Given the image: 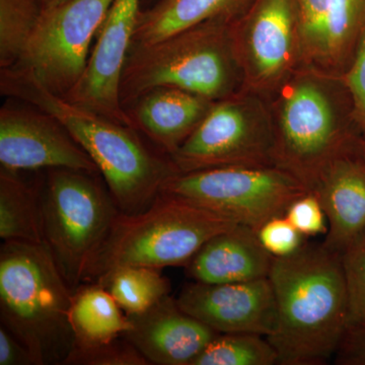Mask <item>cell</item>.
Returning a JSON list of instances; mask_svg holds the SVG:
<instances>
[{
    "mask_svg": "<svg viewBox=\"0 0 365 365\" xmlns=\"http://www.w3.org/2000/svg\"><path fill=\"white\" fill-rule=\"evenodd\" d=\"M122 312L114 297L100 283H83L72 290L69 311L74 338L72 348L111 342L128 332L131 323Z\"/></svg>",
    "mask_w": 365,
    "mask_h": 365,
    "instance_id": "obj_21",
    "label": "cell"
},
{
    "mask_svg": "<svg viewBox=\"0 0 365 365\" xmlns=\"http://www.w3.org/2000/svg\"><path fill=\"white\" fill-rule=\"evenodd\" d=\"M262 246L273 258H285L302 249L304 242L300 234L284 215L274 216L257 230Z\"/></svg>",
    "mask_w": 365,
    "mask_h": 365,
    "instance_id": "obj_28",
    "label": "cell"
},
{
    "mask_svg": "<svg viewBox=\"0 0 365 365\" xmlns=\"http://www.w3.org/2000/svg\"><path fill=\"white\" fill-rule=\"evenodd\" d=\"M25 104L7 101L0 109L2 169H71L100 175L90 155L58 120Z\"/></svg>",
    "mask_w": 365,
    "mask_h": 365,
    "instance_id": "obj_12",
    "label": "cell"
},
{
    "mask_svg": "<svg viewBox=\"0 0 365 365\" xmlns=\"http://www.w3.org/2000/svg\"><path fill=\"white\" fill-rule=\"evenodd\" d=\"M176 299L182 311L220 334L269 337L275 329V295L268 277L222 284L193 281Z\"/></svg>",
    "mask_w": 365,
    "mask_h": 365,
    "instance_id": "obj_14",
    "label": "cell"
},
{
    "mask_svg": "<svg viewBox=\"0 0 365 365\" xmlns=\"http://www.w3.org/2000/svg\"><path fill=\"white\" fill-rule=\"evenodd\" d=\"M284 215L304 237H316L328 232L325 210L314 190H309L292 201Z\"/></svg>",
    "mask_w": 365,
    "mask_h": 365,
    "instance_id": "obj_29",
    "label": "cell"
},
{
    "mask_svg": "<svg viewBox=\"0 0 365 365\" xmlns=\"http://www.w3.org/2000/svg\"><path fill=\"white\" fill-rule=\"evenodd\" d=\"M157 1L158 0H141V9H148V7L153 6Z\"/></svg>",
    "mask_w": 365,
    "mask_h": 365,
    "instance_id": "obj_34",
    "label": "cell"
},
{
    "mask_svg": "<svg viewBox=\"0 0 365 365\" xmlns=\"http://www.w3.org/2000/svg\"><path fill=\"white\" fill-rule=\"evenodd\" d=\"M361 151L362 153H364V158H365V140H362L361 143Z\"/></svg>",
    "mask_w": 365,
    "mask_h": 365,
    "instance_id": "obj_35",
    "label": "cell"
},
{
    "mask_svg": "<svg viewBox=\"0 0 365 365\" xmlns=\"http://www.w3.org/2000/svg\"><path fill=\"white\" fill-rule=\"evenodd\" d=\"M253 0H158L141 9L133 42L150 44L205 21L235 20Z\"/></svg>",
    "mask_w": 365,
    "mask_h": 365,
    "instance_id": "obj_20",
    "label": "cell"
},
{
    "mask_svg": "<svg viewBox=\"0 0 365 365\" xmlns=\"http://www.w3.org/2000/svg\"><path fill=\"white\" fill-rule=\"evenodd\" d=\"M278 353L267 337L250 333L218 334L192 365H274Z\"/></svg>",
    "mask_w": 365,
    "mask_h": 365,
    "instance_id": "obj_25",
    "label": "cell"
},
{
    "mask_svg": "<svg viewBox=\"0 0 365 365\" xmlns=\"http://www.w3.org/2000/svg\"><path fill=\"white\" fill-rule=\"evenodd\" d=\"M140 11L141 0L113 1L93 42L83 76L63 97L132 128L130 117L120 100V86Z\"/></svg>",
    "mask_w": 365,
    "mask_h": 365,
    "instance_id": "obj_13",
    "label": "cell"
},
{
    "mask_svg": "<svg viewBox=\"0 0 365 365\" xmlns=\"http://www.w3.org/2000/svg\"><path fill=\"white\" fill-rule=\"evenodd\" d=\"M72 289L45 244L7 241L0 249V319L34 364H62L73 346Z\"/></svg>",
    "mask_w": 365,
    "mask_h": 365,
    "instance_id": "obj_5",
    "label": "cell"
},
{
    "mask_svg": "<svg viewBox=\"0 0 365 365\" xmlns=\"http://www.w3.org/2000/svg\"><path fill=\"white\" fill-rule=\"evenodd\" d=\"M97 283L111 294L126 314L144 313L170 290V281L163 277L160 269L143 266L118 267Z\"/></svg>",
    "mask_w": 365,
    "mask_h": 365,
    "instance_id": "obj_23",
    "label": "cell"
},
{
    "mask_svg": "<svg viewBox=\"0 0 365 365\" xmlns=\"http://www.w3.org/2000/svg\"><path fill=\"white\" fill-rule=\"evenodd\" d=\"M232 35L246 90L268 95L302 64L297 0H253Z\"/></svg>",
    "mask_w": 365,
    "mask_h": 365,
    "instance_id": "obj_11",
    "label": "cell"
},
{
    "mask_svg": "<svg viewBox=\"0 0 365 365\" xmlns=\"http://www.w3.org/2000/svg\"><path fill=\"white\" fill-rule=\"evenodd\" d=\"M268 278L277 319L267 338L278 364H325L349 324L341 253L304 244L292 256L273 258Z\"/></svg>",
    "mask_w": 365,
    "mask_h": 365,
    "instance_id": "obj_2",
    "label": "cell"
},
{
    "mask_svg": "<svg viewBox=\"0 0 365 365\" xmlns=\"http://www.w3.org/2000/svg\"><path fill=\"white\" fill-rule=\"evenodd\" d=\"M114 0H69L44 9L20 61L45 88L64 97L85 71L93 42Z\"/></svg>",
    "mask_w": 365,
    "mask_h": 365,
    "instance_id": "obj_10",
    "label": "cell"
},
{
    "mask_svg": "<svg viewBox=\"0 0 365 365\" xmlns=\"http://www.w3.org/2000/svg\"><path fill=\"white\" fill-rule=\"evenodd\" d=\"M302 64L341 76L365 30V0H297Z\"/></svg>",
    "mask_w": 365,
    "mask_h": 365,
    "instance_id": "obj_15",
    "label": "cell"
},
{
    "mask_svg": "<svg viewBox=\"0 0 365 365\" xmlns=\"http://www.w3.org/2000/svg\"><path fill=\"white\" fill-rule=\"evenodd\" d=\"M232 21H205L150 44L132 42L120 86L124 109L146 91L163 86L212 102L246 91Z\"/></svg>",
    "mask_w": 365,
    "mask_h": 365,
    "instance_id": "obj_4",
    "label": "cell"
},
{
    "mask_svg": "<svg viewBox=\"0 0 365 365\" xmlns=\"http://www.w3.org/2000/svg\"><path fill=\"white\" fill-rule=\"evenodd\" d=\"M307 191L304 182L275 165L179 173L162 189L255 230L274 216L284 215L290 203Z\"/></svg>",
    "mask_w": 365,
    "mask_h": 365,
    "instance_id": "obj_9",
    "label": "cell"
},
{
    "mask_svg": "<svg viewBox=\"0 0 365 365\" xmlns=\"http://www.w3.org/2000/svg\"><path fill=\"white\" fill-rule=\"evenodd\" d=\"M0 91L66 127L97 165L120 212L133 215L148 207L176 172L170 158L150 150L135 129L52 93L25 69H0Z\"/></svg>",
    "mask_w": 365,
    "mask_h": 365,
    "instance_id": "obj_1",
    "label": "cell"
},
{
    "mask_svg": "<svg viewBox=\"0 0 365 365\" xmlns=\"http://www.w3.org/2000/svg\"><path fill=\"white\" fill-rule=\"evenodd\" d=\"M127 317L131 327L123 336L150 364L192 365L220 334L182 311L170 295L144 313Z\"/></svg>",
    "mask_w": 365,
    "mask_h": 365,
    "instance_id": "obj_16",
    "label": "cell"
},
{
    "mask_svg": "<svg viewBox=\"0 0 365 365\" xmlns=\"http://www.w3.org/2000/svg\"><path fill=\"white\" fill-rule=\"evenodd\" d=\"M314 191L328 220L323 245L342 253L365 232V158L361 143L331 160L319 174Z\"/></svg>",
    "mask_w": 365,
    "mask_h": 365,
    "instance_id": "obj_17",
    "label": "cell"
},
{
    "mask_svg": "<svg viewBox=\"0 0 365 365\" xmlns=\"http://www.w3.org/2000/svg\"><path fill=\"white\" fill-rule=\"evenodd\" d=\"M267 98L276 167L314 190L322 170L364 140L341 76L300 64Z\"/></svg>",
    "mask_w": 365,
    "mask_h": 365,
    "instance_id": "obj_3",
    "label": "cell"
},
{
    "mask_svg": "<svg viewBox=\"0 0 365 365\" xmlns=\"http://www.w3.org/2000/svg\"><path fill=\"white\" fill-rule=\"evenodd\" d=\"M215 102L179 88L146 91L126 110L136 130L170 157L201 123Z\"/></svg>",
    "mask_w": 365,
    "mask_h": 365,
    "instance_id": "obj_19",
    "label": "cell"
},
{
    "mask_svg": "<svg viewBox=\"0 0 365 365\" xmlns=\"http://www.w3.org/2000/svg\"><path fill=\"white\" fill-rule=\"evenodd\" d=\"M272 262L257 230L237 225L211 237L186 266L194 281L222 284L267 278Z\"/></svg>",
    "mask_w": 365,
    "mask_h": 365,
    "instance_id": "obj_18",
    "label": "cell"
},
{
    "mask_svg": "<svg viewBox=\"0 0 365 365\" xmlns=\"http://www.w3.org/2000/svg\"><path fill=\"white\" fill-rule=\"evenodd\" d=\"M44 9L42 0H0V69L20 61Z\"/></svg>",
    "mask_w": 365,
    "mask_h": 365,
    "instance_id": "obj_24",
    "label": "cell"
},
{
    "mask_svg": "<svg viewBox=\"0 0 365 365\" xmlns=\"http://www.w3.org/2000/svg\"><path fill=\"white\" fill-rule=\"evenodd\" d=\"M0 237L2 241L45 244L39 186L20 172L0 169Z\"/></svg>",
    "mask_w": 365,
    "mask_h": 365,
    "instance_id": "obj_22",
    "label": "cell"
},
{
    "mask_svg": "<svg viewBox=\"0 0 365 365\" xmlns=\"http://www.w3.org/2000/svg\"><path fill=\"white\" fill-rule=\"evenodd\" d=\"M66 1H69V0H42L45 9H47V7L59 6V4H64V2Z\"/></svg>",
    "mask_w": 365,
    "mask_h": 365,
    "instance_id": "obj_33",
    "label": "cell"
},
{
    "mask_svg": "<svg viewBox=\"0 0 365 365\" xmlns=\"http://www.w3.org/2000/svg\"><path fill=\"white\" fill-rule=\"evenodd\" d=\"M97 175L49 169L38 184L45 245L72 290L88 280L120 212Z\"/></svg>",
    "mask_w": 365,
    "mask_h": 365,
    "instance_id": "obj_7",
    "label": "cell"
},
{
    "mask_svg": "<svg viewBox=\"0 0 365 365\" xmlns=\"http://www.w3.org/2000/svg\"><path fill=\"white\" fill-rule=\"evenodd\" d=\"M0 365H35L26 346L2 325L0 327Z\"/></svg>",
    "mask_w": 365,
    "mask_h": 365,
    "instance_id": "obj_32",
    "label": "cell"
},
{
    "mask_svg": "<svg viewBox=\"0 0 365 365\" xmlns=\"http://www.w3.org/2000/svg\"><path fill=\"white\" fill-rule=\"evenodd\" d=\"M341 261L347 292L349 323L365 322V232L343 250Z\"/></svg>",
    "mask_w": 365,
    "mask_h": 365,
    "instance_id": "obj_26",
    "label": "cell"
},
{
    "mask_svg": "<svg viewBox=\"0 0 365 365\" xmlns=\"http://www.w3.org/2000/svg\"><path fill=\"white\" fill-rule=\"evenodd\" d=\"M237 225L201 204L160 192L140 212L118 213L86 282H98L123 266L187 265L211 237Z\"/></svg>",
    "mask_w": 365,
    "mask_h": 365,
    "instance_id": "obj_6",
    "label": "cell"
},
{
    "mask_svg": "<svg viewBox=\"0 0 365 365\" xmlns=\"http://www.w3.org/2000/svg\"><path fill=\"white\" fill-rule=\"evenodd\" d=\"M63 365H150L124 336L91 347H73Z\"/></svg>",
    "mask_w": 365,
    "mask_h": 365,
    "instance_id": "obj_27",
    "label": "cell"
},
{
    "mask_svg": "<svg viewBox=\"0 0 365 365\" xmlns=\"http://www.w3.org/2000/svg\"><path fill=\"white\" fill-rule=\"evenodd\" d=\"M334 360L339 365H365V322L348 324Z\"/></svg>",
    "mask_w": 365,
    "mask_h": 365,
    "instance_id": "obj_31",
    "label": "cell"
},
{
    "mask_svg": "<svg viewBox=\"0 0 365 365\" xmlns=\"http://www.w3.org/2000/svg\"><path fill=\"white\" fill-rule=\"evenodd\" d=\"M342 79L351 98L355 123L365 140V30Z\"/></svg>",
    "mask_w": 365,
    "mask_h": 365,
    "instance_id": "obj_30",
    "label": "cell"
},
{
    "mask_svg": "<svg viewBox=\"0 0 365 365\" xmlns=\"http://www.w3.org/2000/svg\"><path fill=\"white\" fill-rule=\"evenodd\" d=\"M179 173L275 165V135L267 98L252 91L218 101L170 155Z\"/></svg>",
    "mask_w": 365,
    "mask_h": 365,
    "instance_id": "obj_8",
    "label": "cell"
}]
</instances>
